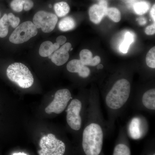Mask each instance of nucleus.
Instances as JSON below:
<instances>
[{
	"mask_svg": "<svg viewBox=\"0 0 155 155\" xmlns=\"http://www.w3.org/2000/svg\"><path fill=\"white\" fill-rule=\"evenodd\" d=\"M91 73V70L89 68L88 66L84 65L77 73L80 77L83 78H87L90 76Z\"/></svg>",
	"mask_w": 155,
	"mask_h": 155,
	"instance_id": "obj_24",
	"label": "nucleus"
},
{
	"mask_svg": "<svg viewBox=\"0 0 155 155\" xmlns=\"http://www.w3.org/2000/svg\"><path fill=\"white\" fill-rule=\"evenodd\" d=\"M107 8V3L104 0L100 1L98 4L92 6L89 11L90 20L95 24H98L101 21L103 17L106 16Z\"/></svg>",
	"mask_w": 155,
	"mask_h": 155,
	"instance_id": "obj_10",
	"label": "nucleus"
},
{
	"mask_svg": "<svg viewBox=\"0 0 155 155\" xmlns=\"http://www.w3.org/2000/svg\"><path fill=\"white\" fill-rule=\"evenodd\" d=\"M149 155H155V153H153V154H150Z\"/></svg>",
	"mask_w": 155,
	"mask_h": 155,
	"instance_id": "obj_33",
	"label": "nucleus"
},
{
	"mask_svg": "<svg viewBox=\"0 0 155 155\" xmlns=\"http://www.w3.org/2000/svg\"><path fill=\"white\" fill-rule=\"evenodd\" d=\"M145 33L147 35H153L155 33V23L152 25L147 26L146 28Z\"/></svg>",
	"mask_w": 155,
	"mask_h": 155,
	"instance_id": "obj_26",
	"label": "nucleus"
},
{
	"mask_svg": "<svg viewBox=\"0 0 155 155\" xmlns=\"http://www.w3.org/2000/svg\"><path fill=\"white\" fill-rule=\"evenodd\" d=\"M8 19L9 24L13 28H17L20 22V19L19 17H15L12 13L8 14Z\"/></svg>",
	"mask_w": 155,
	"mask_h": 155,
	"instance_id": "obj_25",
	"label": "nucleus"
},
{
	"mask_svg": "<svg viewBox=\"0 0 155 155\" xmlns=\"http://www.w3.org/2000/svg\"><path fill=\"white\" fill-rule=\"evenodd\" d=\"M72 98V94L69 89L64 88L59 90L56 92L52 102L45 108L46 113L48 114H61L67 108Z\"/></svg>",
	"mask_w": 155,
	"mask_h": 155,
	"instance_id": "obj_8",
	"label": "nucleus"
},
{
	"mask_svg": "<svg viewBox=\"0 0 155 155\" xmlns=\"http://www.w3.org/2000/svg\"><path fill=\"white\" fill-rule=\"evenodd\" d=\"M106 16H108L111 20L116 22H119L121 19L120 11L115 8H108L106 12Z\"/></svg>",
	"mask_w": 155,
	"mask_h": 155,
	"instance_id": "obj_21",
	"label": "nucleus"
},
{
	"mask_svg": "<svg viewBox=\"0 0 155 155\" xmlns=\"http://www.w3.org/2000/svg\"><path fill=\"white\" fill-rule=\"evenodd\" d=\"M55 12L58 17H64L70 11V7L66 2H62L56 3L54 6Z\"/></svg>",
	"mask_w": 155,
	"mask_h": 155,
	"instance_id": "obj_15",
	"label": "nucleus"
},
{
	"mask_svg": "<svg viewBox=\"0 0 155 155\" xmlns=\"http://www.w3.org/2000/svg\"><path fill=\"white\" fill-rule=\"evenodd\" d=\"M34 3L31 0H13L11 3V7L14 11L21 12L24 9L28 11L33 8Z\"/></svg>",
	"mask_w": 155,
	"mask_h": 155,
	"instance_id": "obj_13",
	"label": "nucleus"
},
{
	"mask_svg": "<svg viewBox=\"0 0 155 155\" xmlns=\"http://www.w3.org/2000/svg\"><path fill=\"white\" fill-rule=\"evenodd\" d=\"M38 33V28L31 21H26L17 26L9 38L12 43L20 44L29 40Z\"/></svg>",
	"mask_w": 155,
	"mask_h": 155,
	"instance_id": "obj_6",
	"label": "nucleus"
},
{
	"mask_svg": "<svg viewBox=\"0 0 155 155\" xmlns=\"http://www.w3.org/2000/svg\"><path fill=\"white\" fill-rule=\"evenodd\" d=\"M13 155H28L25 153H14L13 154Z\"/></svg>",
	"mask_w": 155,
	"mask_h": 155,
	"instance_id": "obj_31",
	"label": "nucleus"
},
{
	"mask_svg": "<svg viewBox=\"0 0 155 155\" xmlns=\"http://www.w3.org/2000/svg\"><path fill=\"white\" fill-rule=\"evenodd\" d=\"M73 50V48H71V49H70V51H72V50Z\"/></svg>",
	"mask_w": 155,
	"mask_h": 155,
	"instance_id": "obj_32",
	"label": "nucleus"
},
{
	"mask_svg": "<svg viewBox=\"0 0 155 155\" xmlns=\"http://www.w3.org/2000/svg\"><path fill=\"white\" fill-rule=\"evenodd\" d=\"M134 39L133 34L129 31L126 32L125 35V39L119 47L120 51L124 54L127 53L130 45L133 42Z\"/></svg>",
	"mask_w": 155,
	"mask_h": 155,
	"instance_id": "obj_16",
	"label": "nucleus"
},
{
	"mask_svg": "<svg viewBox=\"0 0 155 155\" xmlns=\"http://www.w3.org/2000/svg\"><path fill=\"white\" fill-rule=\"evenodd\" d=\"M0 17H1V13H0Z\"/></svg>",
	"mask_w": 155,
	"mask_h": 155,
	"instance_id": "obj_34",
	"label": "nucleus"
},
{
	"mask_svg": "<svg viewBox=\"0 0 155 155\" xmlns=\"http://www.w3.org/2000/svg\"><path fill=\"white\" fill-rule=\"evenodd\" d=\"M130 105L136 110L145 111L154 114L155 88H150L135 95H132Z\"/></svg>",
	"mask_w": 155,
	"mask_h": 155,
	"instance_id": "obj_4",
	"label": "nucleus"
},
{
	"mask_svg": "<svg viewBox=\"0 0 155 155\" xmlns=\"http://www.w3.org/2000/svg\"><path fill=\"white\" fill-rule=\"evenodd\" d=\"M7 75L11 81L21 88H29L33 85V75L28 67L22 63L10 65L7 69Z\"/></svg>",
	"mask_w": 155,
	"mask_h": 155,
	"instance_id": "obj_3",
	"label": "nucleus"
},
{
	"mask_svg": "<svg viewBox=\"0 0 155 155\" xmlns=\"http://www.w3.org/2000/svg\"><path fill=\"white\" fill-rule=\"evenodd\" d=\"M146 61L147 66L152 69L155 68V47L150 49L147 55Z\"/></svg>",
	"mask_w": 155,
	"mask_h": 155,
	"instance_id": "obj_23",
	"label": "nucleus"
},
{
	"mask_svg": "<svg viewBox=\"0 0 155 155\" xmlns=\"http://www.w3.org/2000/svg\"><path fill=\"white\" fill-rule=\"evenodd\" d=\"M150 5L145 1H141L135 3L134 5V10L138 15H143L146 13L149 10Z\"/></svg>",
	"mask_w": 155,
	"mask_h": 155,
	"instance_id": "obj_17",
	"label": "nucleus"
},
{
	"mask_svg": "<svg viewBox=\"0 0 155 155\" xmlns=\"http://www.w3.org/2000/svg\"><path fill=\"white\" fill-rule=\"evenodd\" d=\"M89 92L80 98L72 99L67 109V122L72 130L81 132L88 107Z\"/></svg>",
	"mask_w": 155,
	"mask_h": 155,
	"instance_id": "obj_2",
	"label": "nucleus"
},
{
	"mask_svg": "<svg viewBox=\"0 0 155 155\" xmlns=\"http://www.w3.org/2000/svg\"><path fill=\"white\" fill-rule=\"evenodd\" d=\"M127 136L134 140L144 137L148 131L149 125L146 118L141 115L132 117L126 126Z\"/></svg>",
	"mask_w": 155,
	"mask_h": 155,
	"instance_id": "obj_7",
	"label": "nucleus"
},
{
	"mask_svg": "<svg viewBox=\"0 0 155 155\" xmlns=\"http://www.w3.org/2000/svg\"><path fill=\"white\" fill-rule=\"evenodd\" d=\"M67 38L66 37L63 36V35H61V36H58L56 39V41L57 43L59 45H63L65 44L66 41H67Z\"/></svg>",
	"mask_w": 155,
	"mask_h": 155,
	"instance_id": "obj_28",
	"label": "nucleus"
},
{
	"mask_svg": "<svg viewBox=\"0 0 155 155\" xmlns=\"http://www.w3.org/2000/svg\"><path fill=\"white\" fill-rule=\"evenodd\" d=\"M69 57V52L66 51L61 48L49 56L48 58L51 59L52 62L56 65L61 66L68 61Z\"/></svg>",
	"mask_w": 155,
	"mask_h": 155,
	"instance_id": "obj_11",
	"label": "nucleus"
},
{
	"mask_svg": "<svg viewBox=\"0 0 155 155\" xmlns=\"http://www.w3.org/2000/svg\"><path fill=\"white\" fill-rule=\"evenodd\" d=\"M101 62V59L99 56H96L92 59L91 62L90 64L91 67H95L97 66L100 64Z\"/></svg>",
	"mask_w": 155,
	"mask_h": 155,
	"instance_id": "obj_27",
	"label": "nucleus"
},
{
	"mask_svg": "<svg viewBox=\"0 0 155 155\" xmlns=\"http://www.w3.org/2000/svg\"><path fill=\"white\" fill-rule=\"evenodd\" d=\"M60 48V45L57 42L53 44L51 41H45L43 42L40 47L39 54L42 57H49L54 52Z\"/></svg>",
	"mask_w": 155,
	"mask_h": 155,
	"instance_id": "obj_12",
	"label": "nucleus"
},
{
	"mask_svg": "<svg viewBox=\"0 0 155 155\" xmlns=\"http://www.w3.org/2000/svg\"><path fill=\"white\" fill-rule=\"evenodd\" d=\"M33 21L37 28H41L45 33H49L55 27L58 18L52 13L39 11L35 14Z\"/></svg>",
	"mask_w": 155,
	"mask_h": 155,
	"instance_id": "obj_9",
	"label": "nucleus"
},
{
	"mask_svg": "<svg viewBox=\"0 0 155 155\" xmlns=\"http://www.w3.org/2000/svg\"><path fill=\"white\" fill-rule=\"evenodd\" d=\"M80 61L84 65L90 66V64L92 59V54L90 51L87 49H84L80 53Z\"/></svg>",
	"mask_w": 155,
	"mask_h": 155,
	"instance_id": "obj_22",
	"label": "nucleus"
},
{
	"mask_svg": "<svg viewBox=\"0 0 155 155\" xmlns=\"http://www.w3.org/2000/svg\"><path fill=\"white\" fill-rule=\"evenodd\" d=\"M39 155H64L66 146L64 141L52 134L43 137L40 140Z\"/></svg>",
	"mask_w": 155,
	"mask_h": 155,
	"instance_id": "obj_5",
	"label": "nucleus"
},
{
	"mask_svg": "<svg viewBox=\"0 0 155 155\" xmlns=\"http://www.w3.org/2000/svg\"><path fill=\"white\" fill-rule=\"evenodd\" d=\"M76 23L73 18L71 17H66L59 22V28L62 31H67L73 29Z\"/></svg>",
	"mask_w": 155,
	"mask_h": 155,
	"instance_id": "obj_14",
	"label": "nucleus"
},
{
	"mask_svg": "<svg viewBox=\"0 0 155 155\" xmlns=\"http://www.w3.org/2000/svg\"><path fill=\"white\" fill-rule=\"evenodd\" d=\"M155 5H154L152 8L151 10L150 11L151 16L152 17L153 20H154V22L155 21Z\"/></svg>",
	"mask_w": 155,
	"mask_h": 155,
	"instance_id": "obj_29",
	"label": "nucleus"
},
{
	"mask_svg": "<svg viewBox=\"0 0 155 155\" xmlns=\"http://www.w3.org/2000/svg\"><path fill=\"white\" fill-rule=\"evenodd\" d=\"M113 155H131L129 147L123 143H119L114 148Z\"/></svg>",
	"mask_w": 155,
	"mask_h": 155,
	"instance_id": "obj_18",
	"label": "nucleus"
},
{
	"mask_svg": "<svg viewBox=\"0 0 155 155\" xmlns=\"http://www.w3.org/2000/svg\"><path fill=\"white\" fill-rule=\"evenodd\" d=\"M9 22L8 15L5 14L0 19V38L5 37L8 33Z\"/></svg>",
	"mask_w": 155,
	"mask_h": 155,
	"instance_id": "obj_19",
	"label": "nucleus"
},
{
	"mask_svg": "<svg viewBox=\"0 0 155 155\" xmlns=\"http://www.w3.org/2000/svg\"><path fill=\"white\" fill-rule=\"evenodd\" d=\"M97 70H101L104 68V66L102 64H99L97 66Z\"/></svg>",
	"mask_w": 155,
	"mask_h": 155,
	"instance_id": "obj_30",
	"label": "nucleus"
},
{
	"mask_svg": "<svg viewBox=\"0 0 155 155\" xmlns=\"http://www.w3.org/2000/svg\"><path fill=\"white\" fill-rule=\"evenodd\" d=\"M98 92H89L86 116L81 130V146L85 155H100L105 134L112 132L103 116Z\"/></svg>",
	"mask_w": 155,
	"mask_h": 155,
	"instance_id": "obj_1",
	"label": "nucleus"
},
{
	"mask_svg": "<svg viewBox=\"0 0 155 155\" xmlns=\"http://www.w3.org/2000/svg\"><path fill=\"white\" fill-rule=\"evenodd\" d=\"M84 65L80 60L74 59L68 63L67 68L69 72L77 73Z\"/></svg>",
	"mask_w": 155,
	"mask_h": 155,
	"instance_id": "obj_20",
	"label": "nucleus"
}]
</instances>
